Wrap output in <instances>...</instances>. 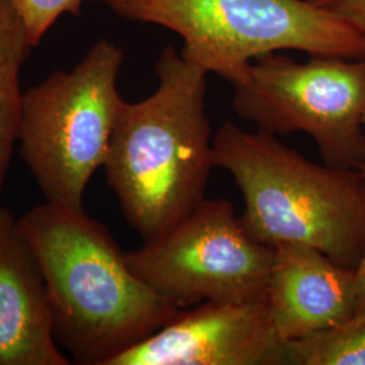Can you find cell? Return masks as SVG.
Instances as JSON below:
<instances>
[{
  "label": "cell",
  "instance_id": "cell-1",
  "mask_svg": "<svg viewBox=\"0 0 365 365\" xmlns=\"http://www.w3.org/2000/svg\"><path fill=\"white\" fill-rule=\"evenodd\" d=\"M38 259L60 348L76 364L108 365L180 312L131 271L101 222L45 202L19 218Z\"/></svg>",
  "mask_w": 365,
  "mask_h": 365
},
{
  "label": "cell",
  "instance_id": "cell-2",
  "mask_svg": "<svg viewBox=\"0 0 365 365\" xmlns=\"http://www.w3.org/2000/svg\"><path fill=\"white\" fill-rule=\"evenodd\" d=\"M156 73V91L123 102L103 165L126 221L145 241L170 230L206 199L214 167L207 72L167 46Z\"/></svg>",
  "mask_w": 365,
  "mask_h": 365
},
{
  "label": "cell",
  "instance_id": "cell-3",
  "mask_svg": "<svg viewBox=\"0 0 365 365\" xmlns=\"http://www.w3.org/2000/svg\"><path fill=\"white\" fill-rule=\"evenodd\" d=\"M214 167L227 170L245 209L240 221L268 247L299 244L356 269L365 248V178L318 165L276 135L226 122L214 134Z\"/></svg>",
  "mask_w": 365,
  "mask_h": 365
},
{
  "label": "cell",
  "instance_id": "cell-4",
  "mask_svg": "<svg viewBox=\"0 0 365 365\" xmlns=\"http://www.w3.org/2000/svg\"><path fill=\"white\" fill-rule=\"evenodd\" d=\"M118 16L172 30L182 57L232 86L280 51L365 60V34L310 0H101Z\"/></svg>",
  "mask_w": 365,
  "mask_h": 365
},
{
  "label": "cell",
  "instance_id": "cell-5",
  "mask_svg": "<svg viewBox=\"0 0 365 365\" xmlns=\"http://www.w3.org/2000/svg\"><path fill=\"white\" fill-rule=\"evenodd\" d=\"M122 64V49L101 39L75 68L54 72L24 93L18 143L46 202L83 209L125 102L117 86Z\"/></svg>",
  "mask_w": 365,
  "mask_h": 365
},
{
  "label": "cell",
  "instance_id": "cell-6",
  "mask_svg": "<svg viewBox=\"0 0 365 365\" xmlns=\"http://www.w3.org/2000/svg\"><path fill=\"white\" fill-rule=\"evenodd\" d=\"M233 108L274 135L302 131L327 165L360 170L365 156V60L310 56L299 63L279 52L250 63L233 86Z\"/></svg>",
  "mask_w": 365,
  "mask_h": 365
},
{
  "label": "cell",
  "instance_id": "cell-7",
  "mask_svg": "<svg viewBox=\"0 0 365 365\" xmlns=\"http://www.w3.org/2000/svg\"><path fill=\"white\" fill-rule=\"evenodd\" d=\"M274 250L253 240L232 202L203 199L170 230L126 252L131 271L180 310L267 292Z\"/></svg>",
  "mask_w": 365,
  "mask_h": 365
},
{
  "label": "cell",
  "instance_id": "cell-8",
  "mask_svg": "<svg viewBox=\"0 0 365 365\" xmlns=\"http://www.w3.org/2000/svg\"><path fill=\"white\" fill-rule=\"evenodd\" d=\"M267 292L240 302L182 309L108 365H287Z\"/></svg>",
  "mask_w": 365,
  "mask_h": 365
},
{
  "label": "cell",
  "instance_id": "cell-9",
  "mask_svg": "<svg viewBox=\"0 0 365 365\" xmlns=\"http://www.w3.org/2000/svg\"><path fill=\"white\" fill-rule=\"evenodd\" d=\"M53 330L38 259L13 212L0 206V365H68Z\"/></svg>",
  "mask_w": 365,
  "mask_h": 365
},
{
  "label": "cell",
  "instance_id": "cell-10",
  "mask_svg": "<svg viewBox=\"0 0 365 365\" xmlns=\"http://www.w3.org/2000/svg\"><path fill=\"white\" fill-rule=\"evenodd\" d=\"M267 295L280 339L286 344L348 324L356 312V274L317 249L274 247Z\"/></svg>",
  "mask_w": 365,
  "mask_h": 365
},
{
  "label": "cell",
  "instance_id": "cell-11",
  "mask_svg": "<svg viewBox=\"0 0 365 365\" xmlns=\"http://www.w3.org/2000/svg\"><path fill=\"white\" fill-rule=\"evenodd\" d=\"M31 48L14 0H0V194L18 143L25 93L21 72Z\"/></svg>",
  "mask_w": 365,
  "mask_h": 365
},
{
  "label": "cell",
  "instance_id": "cell-12",
  "mask_svg": "<svg viewBox=\"0 0 365 365\" xmlns=\"http://www.w3.org/2000/svg\"><path fill=\"white\" fill-rule=\"evenodd\" d=\"M288 364L365 365V318L287 344Z\"/></svg>",
  "mask_w": 365,
  "mask_h": 365
},
{
  "label": "cell",
  "instance_id": "cell-13",
  "mask_svg": "<svg viewBox=\"0 0 365 365\" xmlns=\"http://www.w3.org/2000/svg\"><path fill=\"white\" fill-rule=\"evenodd\" d=\"M84 1L87 0H14L25 21L31 46H37L63 15L80 13Z\"/></svg>",
  "mask_w": 365,
  "mask_h": 365
},
{
  "label": "cell",
  "instance_id": "cell-14",
  "mask_svg": "<svg viewBox=\"0 0 365 365\" xmlns=\"http://www.w3.org/2000/svg\"><path fill=\"white\" fill-rule=\"evenodd\" d=\"M313 4L336 14L365 34V0H310Z\"/></svg>",
  "mask_w": 365,
  "mask_h": 365
},
{
  "label": "cell",
  "instance_id": "cell-15",
  "mask_svg": "<svg viewBox=\"0 0 365 365\" xmlns=\"http://www.w3.org/2000/svg\"><path fill=\"white\" fill-rule=\"evenodd\" d=\"M356 312L351 321H359L365 318V248L361 259L359 261L356 269Z\"/></svg>",
  "mask_w": 365,
  "mask_h": 365
},
{
  "label": "cell",
  "instance_id": "cell-16",
  "mask_svg": "<svg viewBox=\"0 0 365 365\" xmlns=\"http://www.w3.org/2000/svg\"><path fill=\"white\" fill-rule=\"evenodd\" d=\"M364 129H365V115H364ZM360 172L363 173V176L365 178V156H364V163H363V165H361V168H360Z\"/></svg>",
  "mask_w": 365,
  "mask_h": 365
}]
</instances>
